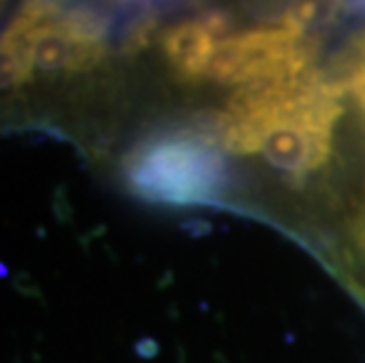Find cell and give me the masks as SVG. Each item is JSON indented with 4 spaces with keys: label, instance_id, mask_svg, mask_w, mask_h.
Instances as JSON below:
<instances>
[{
    "label": "cell",
    "instance_id": "obj_1",
    "mask_svg": "<svg viewBox=\"0 0 365 363\" xmlns=\"http://www.w3.org/2000/svg\"><path fill=\"white\" fill-rule=\"evenodd\" d=\"M137 196L173 205L212 203L229 187L227 165L207 130H175L142 140L125 156Z\"/></svg>",
    "mask_w": 365,
    "mask_h": 363
},
{
    "label": "cell",
    "instance_id": "obj_2",
    "mask_svg": "<svg viewBox=\"0 0 365 363\" xmlns=\"http://www.w3.org/2000/svg\"><path fill=\"white\" fill-rule=\"evenodd\" d=\"M229 17L222 12H210L175 24L163 34V55L180 83H196L207 76L210 61L215 57L217 43L227 34Z\"/></svg>",
    "mask_w": 365,
    "mask_h": 363
}]
</instances>
